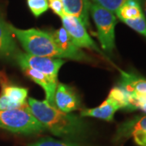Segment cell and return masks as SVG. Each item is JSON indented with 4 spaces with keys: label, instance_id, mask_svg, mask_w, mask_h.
<instances>
[{
    "label": "cell",
    "instance_id": "cell-12",
    "mask_svg": "<svg viewBox=\"0 0 146 146\" xmlns=\"http://www.w3.org/2000/svg\"><path fill=\"white\" fill-rule=\"evenodd\" d=\"M146 130V116H136L120 124L117 129L115 141H123L137 131Z\"/></svg>",
    "mask_w": 146,
    "mask_h": 146
},
{
    "label": "cell",
    "instance_id": "cell-8",
    "mask_svg": "<svg viewBox=\"0 0 146 146\" xmlns=\"http://www.w3.org/2000/svg\"><path fill=\"white\" fill-rule=\"evenodd\" d=\"M80 101L76 91L68 84L58 83L54 94V107L64 113H71L78 110Z\"/></svg>",
    "mask_w": 146,
    "mask_h": 146
},
{
    "label": "cell",
    "instance_id": "cell-19",
    "mask_svg": "<svg viewBox=\"0 0 146 146\" xmlns=\"http://www.w3.org/2000/svg\"><path fill=\"white\" fill-rule=\"evenodd\" d=\"M97 5H99L110 11L113 13H115L128 0H90ZM141 1V0H139Z\"/></svg>",
    "mask_w": 146,
    "mask_h": 146
},
{
    "label": "cell",
    "instance_id": "cell-2",
    "mask_svg": "<svg viewBox=\"0 0 146 146\" xmlns=\"http://www.w3.org/2000/svg\"><path fill=\"white\" fill-rule=\"evenodd\" d=\"M8 27L27 54L42 57L64 58L54 42L50 33L36 29H20L9 24Z\"/></svg>",
    "mask_w": 146,
    "mask_h": 146
},
{
    "label": "cell",
    "instance_id": "cell-20",
    "mask_svg": "<svg viewBox=\"0 0 146 146\" xmlns=\"http://www.w3.org/2000/svg\"><path fill=\"white\" fill-rule=\"evenodd\" d=\"M131 29L146 37V20L145 15L133 21H127L123 22Z\"/></svg>",
    "mask_w": 146,
    "mask_h": 146
},
{
    "label": "cell",
    "instance_id": "cell-26",
    "mask_svg": "<svg viewBox=\"0 0 146 146\" xmlns=\"http://www.w3.org/2000/svg\"><path fill=\"white\" fill-rule=\"evenodd\" d=\"M145 15H146V1H145Z\"/></svg>",
    "mask_w": 146,
    "mask_h": 146
},
{
    "label": "cell",
    "instance_id": "cell-15",
    "mask_svg": "<svg viewBox=\"0 0 146 146\" xmlns=\"http://www.w3.org/2000/svg\"><path fill=\"white\" fill-rule=\"evenodd\" d=\"M117 17L120 21L124 22L127 21H133L141 16H144L141 8V1L139 0H128L119 10L115 12Z\"/></svg>",
    "mask_w": 146,
    "mask_h": 146
},
{
    "label": "cell",
    "instance_id": "cell-16",
    "mask_svg": "<svg viewBox=\"0 0 146 146\" xmlns=\"http://www.w3.org/2000/svg\"><path fill=\"white\" fill-rule=\"evenodd\" d=\"M119 108L130 110V101L129 94L121 86H116L110 90L109 96L107 98Z\"/></svg>",
    "mask_w": 146,
    "mask_h": 146
},
{
    "label": "cell",
    "instance_id": "cell-18",
    "mask_svg": "<svg viewBox=\"0 0 146 146\" xmlns=\"http://www.w3.org/2000/svg\"><path fill=\"white\" fill-rule=\"evenodd\" d=\"M28 7L35 17H39L49 8L48 0H27Z\"/></svg>",
    "mask_w": 146,
    "mask_h": 146
},
{
    "label": "cell",
    "instance_id": "cell-21",
    "mask_svg": "<svg viewBox=\"0 0 146 146\" xmlns=\"http://www.w3.org/2000/svg\"><path fill=\"white\" fill-rule=\"evenodd\" d=\"M29 146H81L73 144V143H69V142H63V141H57L52 139L50 137H45L42 138L40 140L36 141L35 143L31 144Z\"/></svg>",
    "mask_w": 146,
    "mask_h": 146
},
{
    "label": "cell",
    "instance_id": "cell-6",
    "mask_svg": "<svg viewBox=\"0 0 146 146\" xmlns=\"http://www.w3.org/2000/svg\"><path fill=\"white\" fill-rule=\"evenodd\" d=\"M61 20L63 27L79 48H87L103 54L94 40L90 37L84 25L80 20L68 14H64L61 16Z\"/></svg>",
    "mask_w": 146,
    "mask_h": 146
},
{
    "label": "cell",
    "instance_id": "cell-13",
    "mask_svg": "<svg viewBox=\"0 0 146 146\" xmlns=\"http://www.w3.org/2000/svg\"><path fill=\"white\" fill-rule=\"evenodd\" d=\"M66 14L77 17L84 25L89 26V0H61Z\"/></svg>",
    "mask_w": 146,
    "mask_h": 146
},
{
    "label": "cell",
    "instance_id": "cell-11",
    "mask_svg": "<svg viewBox=\"0 0 146 146\" xmlns=\"http://www.w3.org/2000/svg\"><path fill=\"white\" fill-rule=\"evenodd\" d=\"M21 68L26 76L31 79L33 81H34L37 84H39L44 89L46 98V101L49 102V104L54 106V94L57 88L58 81L53 80L50 78H49L47 76L44 75L43 73L34 70L33 68H28V67H23Z\"/></svg>",
    "mask_w": 146,
    "mask_h": 146
},
{
    "label": "cell",
    "instance_id": "cell-24",
    "mask_svg": "<svg viewBox=\"0 0 146 146\" xmlns=\"http://www.w3.org/2000/svg\"><path fill=\"white\" fill-rule=\"evenodd\" d=\"M130 110H136L140 109L146 112V100H134L130 98Z\"/></svg>",
    "mask_w": 146,
    "mask_h": 146
},
{
    "label": "cell",
    "instance_id": "cell-1",
    "mask_svg": "<svg viewBox=\"0 0 146 146\" xmlns=\"http://www.w3.org/2000/svg\"><path fill=\"white\" fill-rule=\"evenodd\" d=\"M28 106L46 130L65 139L80 138L86 131V124L77 116L64 113L45 101L29 98Z\"/></svg>",
    "mask_w": 146,
    "mask_h": 146
},
{
    "label": "cell",
    "instance_id": "cell-7",
    "mask_svg": "<svg viewBox=\"0 0 146 146\" xmlns=\"http://www.w3.org/2000/svg\"><path fill=\"white\" fill-rule=\"evenodd\" d=\"M50 33L54 42L56 44L58 50L63 54V57L77 61L89 60V56L74 43L72 39L63 27L51 32Z\"/></svg>",
    "mask_w": 146,
    "mask_h": 146
},
{
    "label": "cell",
    "instance_id": "cell-17",
    "mask_svg": "<svg viewBox=\"0 0 146 146\" xmlns=\"http://www.w3.org/2000/svg\"><path fill=\"white\" fill-rule=\"evenodd\" d=\"M2 93L11 101L20 104L21 106H25L27 104L26 98L28 97L29 91L25 88L18 87L15 85L3 84Z\"/></svg>",
    "mask_w": 146,
    "mask_h": 146
},
{
    "label": "cell",
    "instance_id": "cell-5",
    "mask_svg": "<svg viewBox=\"0 0 146 146\" xmlns=\"http://www.w3.org/2000/svg\"><path fill=\"white\" fill-rule=\"evenodd\" d=\"M15 60L21 68L28 67L33 68L43 73L54 81H58V71L65 63L62 58L35 56L22 52H20L16 55Z\"/></svg>",
    "mask_w": 146,
    "mask_h": 146
},
{
    "label": "cell",
    "instance_id": "cell-9",
    "mask_svg": "<svg viewBox=\"0 0 146 146\" xmlns=\"http://www.w3.org/2000/svg\"><path fill=\"white\" fill-rule=\"evenodd\" d=\"M122 78L119 86L128 93L131 99H146V80L138 77L133 74L121 71Z\"/></svg>",
    "mask_w": 146,
    "mask_h": 146
},
{
    "label": "cell",
    "instance_id": "cell-4",
    "mask_svg": "<svg viewBox=\"0 0 146 146\" xmlns=\"http://www.w3.org/2000/svg\"><path fill=\"white\" fill-rule=\"evenodd\" d=\"M89 12L93 17L98 30V36L102 48L110 53L115 48V29L117 18L115 14L106 8L89 1Z\"/></svg>",
    "mask_w": 146,
    "mask_h": 146
},
{
    "label": "cell",
    "instance_id": "cell-3",
    "mask_svg": "<svg viewBox=\"0 0 146 146\" xmlns=\"http://www.w3.org/2000/svg\"><path fill=\"white\" fill-rule=\"evenodd\" d=\"M0 127L23 135L38 134L46 131L44 126L33 115L28 104L0 111Z\"/></svg>",
    "mask_w": 146,
    "mask_h": 146
},
{
    "label": "cell",
    "instance_id": "cell-23",
    "mask_svg": "<svg viewBox=\"0 0 146 146\" xmlns=\"http://www.w3.org/2000/svg\"><path fill=\"white\" fill-rule=\"evenodd\" d=\"M48 3H49V7H50L51 10L58 16L61 17L64 14H66L61 0H48Z\"/></svg>",
    "mask_w": 146,
    "mask_h": 146
},
{
    "label": "cell",
    "instance_id": "cell-10",
    "mask_svg": "<svg viewBox=\"0 0 146 146\" xmlns=\"http://www.w3.org/2000/svg\"><path fill=\"white\" fill-rule=\"evenodd\" d=\"M19 53V49L9 29L8 24L0 16V57L8 60L15 59Z\"/></svg>",
    "mask_w": 146,
    "mask_h": 146
},
{
    "label": "cell",
    "instance_id": "cell-22",
    "mask_svg": "<svg viewBox=\"0 0 146 146\" xmlns=\"http://www.w3.org/2000/svg\"><path fill=\"white\" fill-rule=\"evenodd\" d=\"M21 106H21L20 104L11 101L5 95L2 94L0 96V111L7 110L16 109V108L21 107Z\"/></svg>",
    "mask_w": 146,
    "mask_h": 146
},
{
    "label": "cell",
    "instance_id": "cell-14",
    "mask_svg": "<svg viewBox=\"0 0 146 146\" xmlns=\"http://www.w3.org/2000/svg\"><path fill=\"white\" fill-rule=\"evenodd\" d=\"M119 108L108 98L103 102L102 105L93 109L83 110L80 112L81 117H93L106 121H113L115 112Z\"/></svg>",
    "mask_w": 146,
    "mask_h": 146
},
{
    "label": "cell",
    "instance_id": "cell-25",
    "mask_svg": "<svg viewBox=\"0 0 146 146\" xmlns=\"http://www.w3.org/2000/svg\"><path fill=\"white\" fill-rule=\"evenodd\" d=\"M134 141L138 145L140 146H146V130L137 131L134 133L133 135Z\"/></svg>",
    "mask_w": 146,
    "mask_h": 146
}]
</instances>
